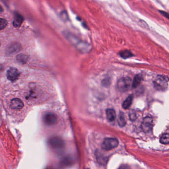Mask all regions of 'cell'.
<instances>
[{
  "label": "cell",
  "mask_w": 169,
  "mask_h": 169,
  "mask_svg": "<svg viewBox=\"0 0 169 169\" xmlns=\"http://www.w3.org/2000/svg\"><path fill=\"white\" fill-rule=\"evenodd\" d=\"M65 35L68 40L77 49L78 51L85 53L90 51L91 47L88 43L83 41L74 35L69 33H65Z\"/></svg>",
  "instance_id": "obj_1"
},
{
  "label": "cell",
  "mask_w": 169,
  "mask_h": 169,
  "mask_svg": "<svg viewBox=\"0 0 169 169\" xmlns=\"http://www.w3.org/2000/svg\"><path fill=\"white\" fill-rule=\"evenodd\" d=\"M154 86L158 91L166 90L168 87V78L165 76L159 75L153 81Z\"/></svg>",
  "instance_id": "obj_2"
},
{
  "label": "cell",
  "mask_w": 169,
  "mask_h": 169,
  "mask_svg": "<svg viewBox=\"0 0 169 169\" xmlns=\"http://www.w3.org/2000/svg\"><path fill=\"white\" fill-rule=\"evenodd\" d=\"M132 81L129 77H123L118 79L117 84L118 90L120 92H127L132 86Z\"/></svg>",
  "instance_id": "obj_3"
},
{
  "label": "cell",
  "mask_w": 169,
  "mask_h": 169,
  "mask_svg": "<svg viewBox=\"0 0 169 169\" xmlns=\"http://www.w3.org/2000/svg\"><path fill=\"white\" fill-rule=\"evenodd\" d=\"M49 144L52 149L56 151H61L65 147V143L61 138L57 136L51 137L49 140Z\"/></svg>",
  "instance_id": "obj_4"
},
{
  "label": "cell",
  "mask_w": 169,
  "mask_h": 169,
  "mask_svg": "<svg viewBox=\"0 0 169 169\" xmlns=\"http://www.w3.org/2000/svg\"><path fill=\"white\" fill-rule=\"evenodd\" d=\"M118 145V141L115 138H106L102 144V148L106 151H109L116 148Z\"/></svg>",
  "instance_id": "obj_5"
},
{
  "label": "cell",
  "mask_w": 169,
  "mask_h": 169,
  "mask_svg": "<svg viewBox=\"0 0 169 169\" xmlns=\"http://www.w3.org/2000/svg\"><path fill=\"white\" fill-rule=\"evenodd\" d=\"M43 121L47 125L50 126L55 125L57 123V116L53 113H48L44 115Z\"/></svg>",
  "instance_id": "obj_6"
},
{
  "label": "cell",
  "mask_w": 169,
  "mask_h": 169,
  "mask_svg": "<svg viewBox=\"0 0 169 169\" xmlns=\"http://www.w3.org/2000/svg\"><path fill=\"white\" fill-rule=\"evenodd\" d=\"M19 75L20 73L19 72V71L15 68H10L7 72V77L9 80L12 82L17 80Z\"/></svg>",
  "instance_id": "obj_7"
},
{
  "label": "cell",
  "mask_w": 169,
  "mask_h": 169,
  "mask_svg": "<svg viewBox=\"0 0 169 169\" xmlns=\"http://www.w3.org/2000/svg\"><path fill=\"white\" fill-rule=\"evenodd\" d=\"M11 108L14 110H20L24 107V104L20 99L15 98L12 99L11 102Z\"/></svg>",
  "instance_id": "obj_8"
},
{
  "label": "cell",
  "mask_w": 169,
  "mask_h": 169,
  "mask_svg": "<svg viewBox=\"0 0 169 169\" xmlns=\"http://www.w3.org/2000/svg\"><path fill=\"white\" fill-rule=\"evenodd\" d=\"M152 120L150 117H146L144 119L143 123V129L146 132L149 131L152 128Z\"/></svg>",
  "instance_id": "obj_9"
},
{
  "label": "cell",
  "mask_w": 169,
  "mask_h": 169,
  "mask_svg": "<svg viewBox=\"0 0 169 169\" xmlns=\"http://www.w3.org/2000/svg\"><path fill=\"white\" fill-rule=\"evenodd\" d=\"M24 20V19L21 15L19 13H16L15 14L13 19V25L16 27H19L21 26L23 21Z\"/></svg>",
  "instance_id": "obj_10"
},
{
  "label": "cell",
  "mask_w": 169,
  "mask_h": 169,
  "mask_svg": "<svg viewBox=\"0 0 169 169\" xmlns=\"http://www.w3.org/2000/svg\"><path fill=\"white\" fill-rule=\"evenodd\" d=\"M107 119L110 122L113 121L116 118L115 111L113 109H108L106 111Z\"/></svg>",
  "instance_id": "obj_11"
},
{
  "label": "cell",
  "mask_w": 169,
  "mask_h": 169,
  "mask_svg": "<svg viewBox=\"0 0 169 169\" xmlns=\"http://www.w3.org/2000/svg\"><path fill=\"white\" fill-rule=\"evenodd\" d=\"M143 76L141 75H136L134 77L132 83V88H136L140 84L143 80Z\"/></svg>",
  "instance_id": "obj_12"
},
{
  "label": "cell",
  "mask_w": 169,
  "mask_h": 169,
  "mask_svg": "<svg viewBox=\"0 0 169 169\" xmlns=\"http://www.w3.org/2000/svg\"><path fill=\"white\" fill-rule=\"evenodd\" d=\"M133 96L132 95H130L126 98L123 102V108L124 109H128L132 105V103L133 101Z\"/></svg>",
  "instance_id": "obj_13"
},
{
  "label": "cell",
  "mask_w": 169,
  "mask_h": 169,
  "mask_svg": "<svg viewBox=\"0 0 169 169\" xmlns=\"http://www.w3.org/2000/svg\"><path fill=\"white\" fill-rule=\"evenodd\" d=\"M118 125H120V127H124L126 124L125 116H124V114L122 112L121 113V112L118 114Z\"/></svg>",
  "instance_id": "obj_14"
},
{
  "label": "cell",
  "mask_w": 169,
  "mask_h": 169,
  "mask_svg": "<svg viewBox=\"0 0 169 169\" xmlns=\"http://www.w3.org/2000/svg\"><path fill=\"white\" fill-rule=\"evenodd\" d=\"M161 143L167 145L169 143V135L168 133H165L161 136L160 139Z\"/></svg>",
  "instance_id": "obj_15"
},
{
  "label": "cell",
  "mask_w": 169,
  "mask_h": 169,
  "mask_svg": "<svg viewBox=\"0 0 169 169\" xmlns=\"http://www.w3.org/2000/svg\"><path fill=\"white\" fill-rule=\"evenodd\" d=\"M120 56L124 59H128L129 58L133 56V54L131 51L128 50H124L120 52Z\"/></svg>",
  "instance_id": "obj_16"
},
{
  "label": "cell",
  "mask_w": 169,
  "mask_h": 169,
  "mask_svg": "<svg viewBox=\"0 0 169 169\" xmlns=\"http://www.w3.org/2000/svg\"><path fill=\"white\" fill-rule=\"evenodd\" d=\"M7 24L8 23L7 20L5 19L0 18V30L4 29L5 27L7 26Z\"/></svg>",
  "instance_id": "obj_17"
},
{
  "label": "cell",
  "mask_w": 169,
  "mask_h": 169,
  "mask_svg": "<svg viewBox=\"0 0 169 169\" xmlns=\"http://www.w3.org/2000/svg\"><path fill=\"white\" fill-rule=\"evenodd\" d=\"M118 169H131V167L127 165H121Z\"/></svg>",
  "instance_id": "obj_18"
},
{
  "label": "cell",
  "mask_w": 169,
  "mask_h": 169,
  "mask_svg": "<svg viewBox=\"0 0 169 169\" xmlns=\"http://www.w3.org/2000/svg\"><path fill=\"white\" fill-rule=\"evenodd\" d=\"M161 13L164 16L166 17L167 19H168V16H169V14L167 12H163V11H160Z\"/></svg>",
  "instance_id": "obj_19"
},
{
  "label": "cell",
  "mask_w": 169,
  "mask_h": 169,
  "mask_svg": "<svg viewBox=\"0 0 169 169\" xmlns=\"http://www.w3.org/2000/svg\"><path fill=\"white\" fill-rule=\"evenodd\" d=\"M3 11V8H2V7L0 5V12H2Z\"/></svg>",
  "instance_id": "obj_20"
}]
</instances>
